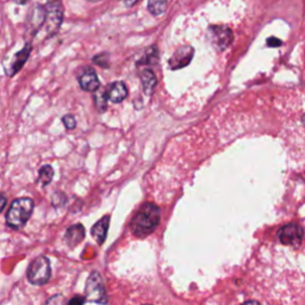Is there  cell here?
<instances>
[{"mask_svg": "<svg viewBox=\"0 0 305 305\" xmlns=\"http://www.w3.org/2000/svg\"><path fill=\"white\" fill-rule=\"evenodd\" d=\"M47 10V18H45V34L48 37L55 35L59 31L60 26L62 24V18H64V6L60 0H52L48 4H45Z\"/></svg>", "mask_w": 305, "mask_h": 305, "instance_id": "277c9868", "label": "cell"}, {"mask_svg": "<svg viewBox=\"0 0 305 305\" xmlns=\"http://www.w3.org/2000/svg\"><path fill=\"white\" fill-rule=\"evenodd\" d=\"M137 2L138 0H124V4L125 6H128V8H131V6H134Z\"/></svg>", "mask_w": 305, "mask_h": 305, "instance_id": "cb8c5ba5", "label": "cell"}, {"mask_svg": "<svg viewBox=\"0 0 305 305\" xmlns=\"http://www.w3.org/2000/svg\"><path fill=\"white\" fill-rule=\"evenodd\" d=\"M303 124H304V127H305V115L303 116Z\"/></svg>", "mask_w": 305, "mask_h": 305, "instance_id": "4316f807", "label": "cell"}, {"mask_svg": "<svg viewBox=\"0 0 305 305\" xmlns=\"http://www.w3.org/2000/svg\"><path fill=\"white\" fill-rule=\"evenodd\" d=\"M30 53H31V44L28 43V44H26L21 52H18L17 54L15 55V58H13L11 65H10V69L8 71V75H10V76L15 75L16 73H17L19 69H21L23 66H24L26 60H28V58H29Z\"/></svg>", "mask_w": 305, "mask_h": 305, "instance_id": "8fae6325", "label": "cell"}, {"mask_svg": "<svg viewBox=\"0 0 305 305\" xmlns=\"http://www.w3.org/2000/svg\"><path fill=\"white\" fill-rule=\"evenodd\" d=\"M45 18H47L45 5L35 4L34 6H31V9H30L28 12V17H26L25 22L26 32L31 36L38 34L39 30L45 24Z\"/></svg>", "mask_w": 305, "mask_h": 305, "instance_id": "52a82bcc", "label": "cell"}, {"mask_svg": "<svg viewBox=\"0 0 305 305\" xmlns=\"http://www.w3.org/2000/svg\"><path fill=\"white\" fill-rule=\"evenodd\" d=\"M62 122H64L66 129H68V130H72V129L76 127V119L71 115L65 116V117L62 118Z\"/></svg>", "mask_w": 305, "mask_h": 305, "instance_id": "44dd1931", "label": "cell"}, {"mask_svg": "<svg viewBox=\"0 0 305 305\" xmlns=\"http://www.w3.org/2000/svg\"><path fill=\"white\" fill-rule=\"evenodd\" d=\"M85 237V229L81 224H74L71 228L67 229L66 233V242L69 247L78 246Z\"/></svg>", "mask_w": 305, "mask_h": 305, "instance_id": "5bb4252c", "label": "cell"}, {"mask_svg": "<svg viewBox=\"0 0 305 305\" xmlns=\"http://www.w3.org/2000/svg\"><path fill=\"white\" fill-rule=\"evenodd\" d=\"M108 99H109V95H108V91H101L99 92V93H97V95L94 97V101H95V106L98 108L99 111H104L106 110V108H108Z\"/></svg>", "mask_w": 305, "mask_h": 305, "instance_id": "d6986e66", "label": "cell"}, {"mask_svg": "<svg viewBox=\"0 0 305 305\" xmlns=\"http://www.w3.org/2000/svg\"><path fill=\"white\" fill-rule=\"evenodd\" d=\"M88 2H91V3H97V2H100V0H88Z\"/></svg>", "mask_w": 305, "mask_h": 305, "instance_id": "484cf974", "label": "cell"}, {"mask_svg": "<svg viewBox=\"0 0 305 305\" xmlns=\"http://www.w3.org/2000/svg\"><path fill=\"white\" fill-rule=\"evenodd\" d=\"M194 49L190 45H184L179 48L177 52L172 55V58L168 61V65L172 69H180L186 67L190 64L192 58H193Z\"/></svg>", "mask_w": 305, "mask_h": 305, "instance_id": "9c48e42d", "label": "cell"}, {"mask_svg": "<svg viewBox=\"0 0 305 305\" xmlns=\"http://www.w3.org/2000/svg\"><path fill=\"white\" fill-rule=\"evenodd\" d=\"M86 301L87 303H106V291L103 285L100 274L98 272H92L86 283Z\"/></svg>", "mask_w": 305, "mask_h": 305, "instance_id": "8992f818", "label": "cell"}, {"mask_svg": "<svg viewBox=\"0 0 305 305\" xmlns=\"http://www.w3.org/2000/svg\"><path fill=\"white\" fill-rule=\"evenodd\" d=\"M93 61L95 64L101 66V67L108 68L109 67V55L105 54V53H103V54H99L97 56H94Z\"/></svg>", "mask_w": 305, "mask_h": 305, "instance_id": "ffe728a7", "label": "cell"}, {"mask_svg": "<svg viewBox=\"0 0 305 305\" xmlns=\"http://www.w3.org/2000/svg\"><path fill=\"white\" fill-rule=\"evenodd\" d=\"M267 44L270 47H279V45H281V41L276 37H270L267 39Z\"/></svg>", "mask_w": 305, "mask_h": 305, "instance_id": "7402d4cb", "label": "cell"}, {"mask_svg": "<svg viewBox=\"0 0 305 305\" xmlns=\"http://www.w3.org/2000/svg\"><path fill=\"white\" fill-rule=\"evenodd\" d=\"M52 268L48 258L39 257L31 261L28 270V279L34 285H43L50 279Z\"/></svg>", "mask_w": 305, "mask_h": 305, "instance_id": "3957f363", "label": "cell"}, {"mask_svg": "<svg viewBox=\"0 0 305 305\" xmlns=\"http://www.w3.org/2000/svg\"><path fill=\"white\" fill-rule=\"evenodd\" d=\"M209 39L217 52H223L231 45L234 34L227 25H211L208 29Z\"/></svg>", "mask_w": 305, "mask_h": 305, "instance_id": "5b68a950", "label": "cell"}, {"mask_svg": "<svg viewBox=\"0 0 305 305\" xmlns=\"http://www.w3.org/2000/svg\"><path fill=\"white\" fill-rule=\"evenodd\" d=\"M53 178H54V170L52 168V166L45 165L38 171V181L42 185H49L52 182Z\"/></svg>", "mask_w": 305, "mask_h": 305, "instance_id": "e0dca14e", "label": "cell"}, {"mask_svg": "<svg viewBox=\"0 0 305 305\" xmlns=\"http://www.w3.org/2000/svg\"><path fill=\"white\" fill-rule=\"evenodd\" d=\"M108 95L109 99L115 104L123 101L128 95V88L125 86L124 82L117 81L110 85V87L108 88Z\"/></svg>", "mask_w": 305, "mask_h": 305, "instance_id": "7c38bea8", "label": "cell"}, {"mask_svg": "<svg viewBox=\"0 0 305 305\" xmlns=\"http://www.w3.org/2000/svg\"><path fill=\"white\" fill-rule=\"evenodd\" d=\"M13 2H15L16 4H18V5H25L26 3L29 2V0H13Z\"/></svg>", "mask_w": 305, "mask_h": 305, "instance_id": "d4e9b609", "label": "cell"}, {"mask_svg": "<svg viewBox=\"0 0 305 305\" xmlns=\"http://www.w3.org/2000/svg\"><path fill=\"white\" fill-rule=\"evenodd\" d=\"M81 88L87 92H95L99 89V79L94 69L87 68L79 78Z\"/></svg>", "mask_w": 305, "mask_h": 305, "instance_id": "30bf717a", "label": "cell"}, {"mask_svg": "<svg viewBox=\"0 0 305 305\" xmlns=\"http://www.w3.org/2000/svg\"><path fill=\"white\" fill-rule=\"evenodd\" d=\"M303 236V229L297 224H287L278 231V238L286 246H299Z\"/></svg>", "mask_w": 305, "mask_h": 305, "instance_id": "ba28073f", "label": "cell"}, {"mask_svg": "<svg viewBox=\"0 0 305 305\" xmlns=\"http://www.w3.org/2000/svg\"><path fill=\"white\" fill-rule=\"evenodd\" d=\"M168 0H149L148 2V11L152 16H161L165 13L167 9Z\"/></svg>", "mask_w": 305, "mask_h": 305, "instance_id": "2e32d148", "label": "cell"}, {"mask_svg": "<svg viewBox=\"0 0 305 305\" xmlns=\"http://www.w3.org/2000/svg\"><path fill=\"white\" fill-rule=\"evenodd\" d=\"M109 225H110V217L105 216L100 221H98L93 225V228H92L91 234L94 240L98 242V244H103V242L105 241L106 235H108Z\"/></svg>", "mask_w": 305, "mask_h": 305, "instance_id": "4fadbf2b", "label": "cell"}, {"mask_svg": "<svg viewBox=\"0 0 305 305\" xmlns=\"http://www.w3.org/2000/svg\"><path fill=\"white\" fill-rule=\"evenodd\" d=\"M34 210V201L30 198H18L13 200L6 214V222L10 227L18 229L24 225Z\"/></svg>", "mask_w": 305, "mask_h": 305, "instance_id": "7a4b0ae2", "label": "cell"}, {"mask_svg": "<svg viewBox=\"0 0 305 305\" xmlns=\"http://www.w3.org/2000/svg\"><path fill=\"white\" fill-rule=\"evenodd\" d=\"M140 78H141L142 86H143V92L147 95H150L158 82L154 72L150 71V69H144V71L141 73Z\"/></svg>", "mask_w": 305, "mask_h": 305, "instance_id": "9a60e30c", "label": "cell"}, {"mask_svg": "<svg viewBox=\"0 0 305 305\" xmlns=\"http://www.w3.org/2000/svg\"><path fill=\"white\" fill-rule=\"evenodd\" d=\"M161 211L155 204L145 203L136 212L131 221V230L135 236L144 237L151 234L160 223Z\"/></svg>", "mask_w": 305, "mask_h": 305, "instance_id": "6da1fadb", "label": "cell"}, {"mask_svg": "<svg viewBox=\"0 0 305 305\" xmlns=\"http://www.w3.org/2000/svg\"><path fill=\"white\" fill-rule=\"evenodd\" d=\"M159 61V52L157 45H152L145 52L144 58L141 59V61L138 62V65H155Z\"/></svg>", "mask_w": 305, "mask_h": 305, "instance_id": "ac0fdd59", "label": "cell"}, {"mask_svg": "<svg viewBox=\"0 0 305 305\" xmlns=\"http://www.w3.org/2000/svg\"><path fill=\"white\" fill-rule=\"evenodd\" d=\"M86 303V297H74L69 300V304H84Z\"/></svg>", "mask_w": 305, "mask_h": 305, "instance_id": "603a6c76", "label": "cell"}]
</instances>
